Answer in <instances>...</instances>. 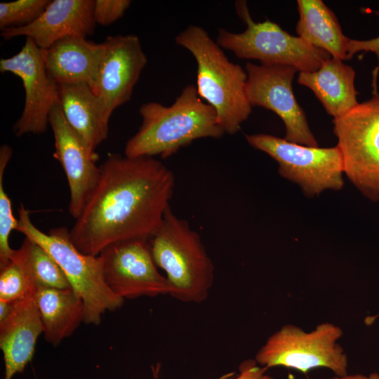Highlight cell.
<instances>
[{
	"instance_id": "obj_1",
	"label": "cell",
	"mask_w": 379,
	"mask_h": 379,
	"mask_svg": "<svg viewBox=\"0 0 379 379\" xmlns=\"http://www.w3.org/2000/svg\"><path fill=\"white\" fill-rule=\"evenodd\" d=\"M100 168L98 184L69 230L74 245L95 256L119 242L149 239L175 187L173 173L154 157L112 154Z\"/></svg>"
},
{
	"instance_id": "obj_2",
	"label": "cell",
	"mask_w": 379,
	"mask_h": 379,
	"mask_svg": "<svg viewBox=\"0 0 379 379\" xmlns=\"http://www.w3.org/2000/svg\"><path fill=\"white\" fill-rule=\"evenodd\" d=\"M139 113L142 123L126 143L127 157L167 158L196 140L219 138L225 133L214 109L192 84L187 85L171 105L149 102L140 107Z\"/></svg>"
},
{
	"instance_id": "obj_3",
	"label": "cell",
	"mask_w": 379,
	"mask_h": 379,
	"mask_svg": "<svg viewBox=\"0 0 379 379\" xmlns=\"http://www.w3.org/2000/svg\"><path fill=\"white\" fill-rule=\"evenodd\" d=\"M175 43L188 50L197 62L199 96L214 109L225 133H237L253 107L246 93V71L230 62L200 26H187L175 36Z\"/></svg>"
},
{
	"instance_id": "obj_4",
	"label": "cell",
	"mask_w": 379,
	"mask_h": 379,
	"mask_svg": "<svg viewBox=\"0 0 379 379\" xmlns=\"http://www.w3.org/2000/svg\"><path fill=\"white\" fill-rule=\"evenodd\" d=\"M155 264L166 273L173 298L184 302H201L214 279V266L200 236L189 222L168 206L148 239Z\"/></svg>"
},
{
	"instance_id": "obj_5",
	"label": "cell",
	"mask_w": 379,
	"mask_h": 379,
	"mask_svg": "<svg viewBox=\"0 0 379 379\" xmlns=\"http://www.w3.org/2000/svg\"><path fill=\"white\" fill-rule=\"evenodd\" d=\"M21 232L44 248L65 274L72 289L85 306L86 324L98 325L107 311L120 307L124 299L114 294L107 285L99 255L81 252L72 243L69 230L60 227L44 233L32 222L29 211L21 204L18 209Z\"/></svg>"
},
{
	"instance_id": "obj_6",
	"label": "cell",
	"mask_w": 379,
	"mask_h": 379,
	"mask_svg": "<svg viewBox=\"0 0 379 379\" xmlns=\"http://www.w3.org/2000/svg\"><path fill=\"white\" fill-rule=\"evenodd\" d=\"M237 13L246 23L240 33L219 29L217 44L241 59L258 60L265 65H288L298 72H314L331 56L300 39L291 35L275 22H255L245 1L235 4Z\"/></svg>"
},
{
	"instance_id": "obj_7",
	"label": "cell",
	"mask_w": 379,
	"mask_h": 379,
	"mask_svg": "<svg viewBox=\"0 0 379 379\" xmlns=\"http://www.w3.org/2000/svg\"><path fill=\"white\" fill-rule=\"evenodd\" d=\"M343 335V329L331 322L319 324L310 331L284 324L269 336L255 360L267 369L283 366L305 373L325 368L343 376L348 373V358L338 343Z\"/></svg>"
},
{
	"instance_id": "obj_8",
	"label": "cell",
	"mask_w": 379,
	"mask_h": 379,
	"mask_svg": "<svg viewBox=\"0 0 379 379\" xmlns=\"http://www.w3.org/2000/svg\"><path fill=\"white\" fill-rule=\"evenodd\" d=\"M333 123L344 173L364 195L379 201V93Z\"/></svg>"
},
{
	"instance_id": "obj_9",
	"label": "cell",
	"mask_w": 379,
	"mask_h": 379,
	"mask_svg": "<svg viewBox=\"0 0 379 379\" xmlns=\"http://www.w3.org/2000/svg\"><path fill=\"white\" fill-rule=\"evenodd\" d=\"M246 139L253 147L274 159L279 175L298 184L309 197L343 187V162L337 146L310 147L264 133L246 135Z\"/></svg>"
},
{
	"instance_id": "obj_10",
	"label": "cell",
	"mask_w": 379,
	"mask_h": 379,
	"mask_svg": "<svg viewBox=\"0 0 379 379\" xmlns=\"http://www.w3.org/2000/svg\"><path fill=\"white\" fill-rule=\"evenodd\" d=\"M246 93L252 107L270 109L283 121L285 139L310 147H318L305 113L296 100L293 79L296 69L288 65H265L247 62Z\"/></svg>"
},
{
	"instance_id": "obj_11",
	"label": "cell",
	"mask_w": 379,
	"mask_h": 379,
	"mask_svg": "<svg viewBox=\"0 0 379 379\" xmlns=\"http://www.w3.org/2000/svg\"><path fill=\"white\" fill-rule=\"evenodd\" d=\"M98 255L105 281L117 295L125 299L172 293L168 280L157 270L148 239L119 242L107 247Z\"/></svg>"
},
{
	"instance_id": "obj_12",
	"label": "cell",
	"mask_w": 379,
	"mask_h": 379,
	"mask_svg": "<svg viewBox=\"0 0 379 379\" xmlns=\"http://www.w3.org/2000/svg\"><path fill=\"white\" fill-rule=\"evenodd\" d=\"M0 72L19 77L25 90L23 110L13 127L15 135L44 133L50 125L52 108L58 102V85L48 74L41 50L26 38L18 53L0 60Z\"/></svg>"
},
{
	"instance_id": "obj_13",
	"label": "cell",
	"mask_w": 379,
	"mask_h": 379,
	"mask_svg": "<svg viewBox=\"0 0 379 379\" xmlns=\"http://www.w3.org/2000/svg\"><path fill=\"white\" fill-rule=\"evenodd\" d=\"M96 78L91 88L109 116L131 98L147 58L134 34L106 37Z\"/></svg>"
},
{
	"instance_id": "obj_14",
	"label": "cell",
	"mask_w": 379,
	"mask_h": 379,
	"mask_svg": "<svg viewBox=\"0 0 379 379\" xmlns=\"http://www.w3.org/2000/svg\"><path fill=\"white\" fill-rule=\"evenodd\" d=\"M49 124L54 136L53 157L60 164L67 177L69 212L76 220L99 180L100 168L95 164L98 155L67 124L58 102L52 108Z\"/></svg>"
},
{
	"instance_id": "obj_15",
	"label": "cell",
	"mask_w": 379,
	"mask_h": 379,
	"mask_svg": "<svg viewBox=\"0 0 379 379\" xmlns=\"http://www.w3.org/2000/svg\"><path fill=\"white\" fill-rule=\"evenodd\" d=\"M95 0L51 1L43 13L33 22L20 27L1 30L5 40L25 36L33 40L40 49L69 36L86 38L93 33Z\"/></svg>"
},
{
	"instance_id": "obj_16",
	"label": "cell",
	"mask_w": 379,
	"mask_h": 379,
	"mask_svg": "<svg viewBox=\"0 0 379 379\" xmlns=\"http://www.w3.org/2000/svg\"><path fill=\"white\" fill-rule=\"evenodd\" d=\"M44 332L33 295L13 303L11 314L0 322V348L4 379L22 372L34 356L36 340Z\"/></svg>"
},
{
	"instance_id": "obj_17",
	"label": "cell",
	"mask_w": 379,
	"mask_h": 379,
	"mask_svg": "<svg viewBox=\"0 0 379 379\" xmlns=\"http://www.w3.org/2000/svg\"><path fill=\"white\" fill-rule=\"evenodd\" d=\"M102 51V43L69 36L42 49L41 54L48 74L57 85H87L91 88Z\"/></svg>"
},
{
	"instance_id": "obj_18",
	"label": "cell",
	"mask_w": 379,
	"mask_h": 379,
	"mask_svg": "<svg viewBox=\"0 0 379 379\" xmlns=\"http://www.w3.org/2000/svg\"><path fill=\"white\" fill-rule=\"evenodd\" d=\"M58 102L72 130L91 152L107 138L110 117L87 85H58Z\"/></svg>"
},
{
	"instance_id": "obj_19",
	"label": "cell",
	"mask_w": 379,
	"mask_h": 379,
	"mask_svg": "<svg viewBox=\"0 0 379 379\" xmlns=\"http://www.w3.org/2000/svg\"><path fill=\"white\" fill-rule=\"evenodd\" d=\"M354 78L352 67L331 57L316 71L299 72L298 81L309 88L326 112L336 119L359 104Z\"/></svg>"
},
{
	"instance_id": "obj_20",
	"label": "cell",
	"mask_w": 379,
	"mask_h": 379,
	"mask_svg": "<svg viewBox=\"0 0 379 379\" xmlns=\"http://www.w3.org/2000/svg\"><path fill=\"white\" fill-rule=\"evenodd\" d=\"M33 297L39 310L46 340L58 345L69 337L85 319V306L72 289L37 286Z\"/></svg>"
},
{
	"instance_id": "obj_21",
	"label": "cell",
	"mask_w": 379,
	"mask_h": 379,
	"mask_svg": "<svg viewBox=\"0 0 379 379\" xmlns=\"http://www.w3.org/2000/svg\"><path fill=\"white\" fill-rule=\"evenodd\" d=\"M298 36L325 51L331 58L346 60L350 40L342 32L335 13L321 0H298Z\"/></svg>"
},
{
	"instance_id": "obj_22",
	"label": "cell",
	"mask_w": 379,
	"mask_h": 379,
	"mask_svg": "<svg viewBox=\"0 0 379 379\" xmlns=\"http://www.w3.org/2000/svg\"><path fill=\"white\" fill-rule=\"evenodd\" d=\"M37 286L70 289V284L56 261L40 245L25 237L20 247L11 258Z\"/></svg>"
},
{
	"instance_id": "obj_23",
	"label": "cell",
	"mask_w": 379,
	"mask_h": 379,
	"mask_svg": "<svg viewBox=\"0 0 379 379\" xmlns=\"http://www.w3.org/2000/svg\"><path fill=\"white\" fill-rule=\"evenodd\" d=\"M13 149L3 144L0 147V268L7 265L15 250L9 244L13 230H17L18 220L13 214L10 198L5 191L4 175L12 157Z\"/></svg>"
},
{
	"instance_id": "obj_24",
	"label": "cell",
	"mask_w": 379,
	"mask_h": 379,
	"mask_svg": "<svg viewBox=\"0 0 379 379\" xmlns=\"http://www.w3.org/2000/svg\"><path fill=\"white\" fill-rule=\"evenodd\" d=\"M50 0H17L0 3V29L20 27L35 21Z\"/></svg>"
},
{
	"instance_id": "obj_25",
	"label": "cell",
	"mask_w": 379,
	"mask_h": 379,
	"mask_svg": "<svg viewBox=\"0 0 379 379\" xmlns=\"http://www.w3.org/2000/svg\"><path fill=\"white\" fill-rule=\"evenodd\" d=\"M36 286L23 269L10 260L0 268V300L13 303L33 295Z\"/></svg>"
},
{
	"instance_id": "obj_26",
	"label": "cell",
	"mask_w": 379,
	"mask_h": 379,
	"mask_svg": "<svg viewBox=\"0 0 379 379\" xmlns=\"http://www.w3.org/2000/svg\"><path fill=\"white\" fill-rule=\"evenodd\" d=\"M131 4L130 0H95L93 18L96 25H111L124 15Z\"/></svg>"
},
{
	"instance_id": "obj_27",
	"label": "cell",
	"mask_w": 379,
	"mask_h": 379,
	"mask_svg": "<svg viewBox=\"0 0 379 379\" xmlns=\"http://www.w3.org/2000/svg\"><path fill=\"white\" fill-rule=\"evenodd\" d=\"M375 13L379 15V11L375 12ZM359 51L372 52L376 55L378 60V65L373 73V81L375 83L379 69V36L365 41L350 39L347 45L346 60L351 59Z\"/></svg>"
},
{
	"instance_id": "obj_28",
	"label": "cell",
	"mask_w": 379,
	"mask_h": 379,
	"mask_svg": "<svg viewBox=\"0 0 379 379\" xmlns=\"http://www.w3.org/2000/svg\"><path fill=\"white\" fill-rule=\"evenodd\" d=\"M265 368L260 366L255 359H247L239 366V374L234 379H274L266 373ZM230 374L220 378L227 379Z\"/></svg>"
},
{
	"instance_id": "obj_29",
	"label": "cell",
	"mask_w": 379,
	"mask_h": 379,
	"mask_svg": "<svg viewBox=\"0 0 379 379\" xmlns=\"http://www.w3.org/2000/svg\"><path fill=\"white\" fill-rule=\"evenodd\" d=\"M327 379H379V374L376 372L372 373L368 375L363 374H347L343 376L333 375Z\"/></svg>"
},
{
	"instance_id": "obj_30",
	"label": "cell",
	"mask_w": 379,
	"mask_h": 379,
	"mask_svg": "<svg viewBox=\"0 0 379 379\" xmlns=\"http://www.w3.org/2000/svg\"><path fill=\"white\" fill-rule=\"evenodd\" d=\"M13 303L0 300V322L4 321L11 314Z\"/></svg>"
}]
</instances>
